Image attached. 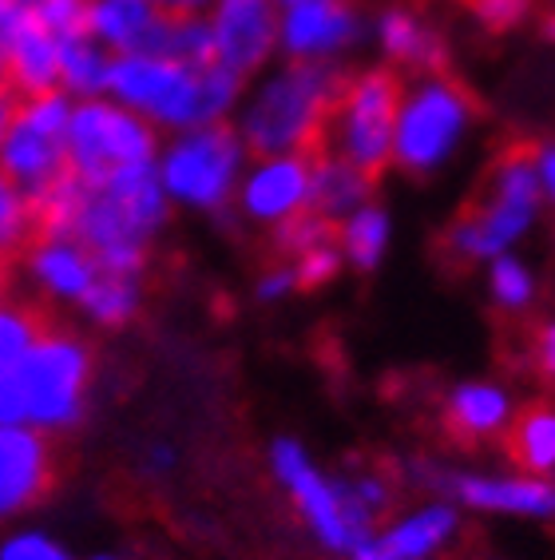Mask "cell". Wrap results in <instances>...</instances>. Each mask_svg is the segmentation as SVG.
Returning <instances> with one entry per match:
<instances>
[{"label": "cell", "instance_id": "obj_18", "mask_svg": "<svg viewBox=\"0 0 555 560\" xmlns=\"http://www.w3.org/2000/svg\"><path fill=\"white\" fill-rule=\"evenodd\" d=\"M0 75L16 92V100L60 92V40L36 21L33 9H24L12 28L9 48L0 56Z\"/></svg>", "mask_w": 555, "mask_h": 560}, {"label": "cell", "instance_id": "obj_23", "mask_svg": "<svg viewBox=\"0 0 555 560\" xmlns=\"http://www.w3.org/2000/svg\"><path fill=\"white\" fill-rule=\"evenodd\" d=\"M374 199V179L357 172L353 163L338 160L330 151H314L310 167V211L321 219H330L333 226L342 223L350 211Z\"/></svg>", "mask_w": 555, "mask_h": 560}, {"label": "cell", "instance_id": "obj_19", "mask_svg": "<svg viewBox=\"0 0 555 560\" xmlns=\"http://www.w3.org/2000/svg\"><path fill=\"white\" fill-rule=\"evenodd\" d=\"M167 12L151 0H87V36L111 56L160 52Z\"/></svg>", "mask_w": 555, "mask_h": 560}, {"label": "cell", "instance_id": "obj_25", "mask_svg": "<svg viewBox=\"0 0 555 560\" xmlns=\"http://www.w3.org/2000/svg\"><path fill=\"white\" fill-rule=\"evenodd\" d=\"M508 457L520 474L555 477V406H528L512 418L508 433Z\"/></svg>", "mask_w": 555, "mask_h": 560}, {"label": "cell", "instance_id": "obj_4", "mask_svg": "<svg viewBox=\"0 0 555 560\" xmlns=\"http://www.w3.org/2000/svg\"><path fill=\"white\" fill-rule=\"evenodd\" d=\"M92 386V350L68 330H44L16 370L0 377V430L33 425L64 433L80 425Z\"/></svg>", "mask_w": 555, "mask_h": 560}, {"label": "cell", "instance_id": "obj_47", "mask_svg": "<svg viewBox=\"0 0 555 560\" xmlns=\"http://www.w3.org/2000/svg\"><path fill=\"white\" fill-rule=\"evenodd\" d=\"M274 4H278V9H286V4H294V0H274Z\"/></svg>", "mask_w": 555, "mask_h": 560}, {"label": "cell", "instance_id": "obj_44", "mask_svg": "<svg viewBox=\"0 0 555 560\" xmlns=\"http://www.w3.org/2000/svg\"><path fill=\"white\" fill-rule=\"evenodd\" d=\"M147 469H151V474H172V469H175V450H167V445H155V450L147 453Z\"/></svg>", "mask_w": 555, "mask_h": 560}, {"label": "cell", "instance_id": "obj_42", "mask_svg": "<svg viewBox=\"0 0 555 560\" xmlns=\"http://www.w3.org/2000/svg\"><path fill=\"white\" fill-rule=\"evenodd\" d=\"M24 4H16V0H0V56H4V48H9V36L12 28H16V21H21Z\"/></svg>", "mask_w": 555, "mask_h": 560}, {"label": "cell", "instance_id": "obj_14", "mask_svg": "<svg viewBox=\"0 0 555 560\" xmlns=\"http://www.w3.org/2000/svg\"><path fill=\"white\" fill-rule=\"evenodd\" d=\"M310 155H255L235 191V207L258 226H282L310 211Z\"/></svg>", "mask_w": 555, "mask_h": 560}, {"label": "cell", "instance_id": "obj_20", "mask_svg": "<svg viewBox=\"0 0 555 560\" xmlns=\"http://www.w3.org/2000/svg\"><path fill=\"white\" fill-rule=\"evenodd\" d=\"M516 418V401L500 382H460L445 398V430L464 445H481L504 438Z\"/></svg>", "mask_w": 555, "mask_h": 560}, {"label": "cell", "instance_id": "obj_34", "mask_svg": "<svg viewBox=\"0 0 555 560\" xmlns=\"http://www.w3.org/2000/svg\"><path fill=\"white\" fill-rule=\"evenodd\" d=\"M33 12L56 40L87 33V0H40L33 4Z\"/></svg>", "mask_w": 555, "mask_h": 560}, {"label": "cell", "instance_id": "obj_22", "mask_svg": "<svg viewBox=\"0 0 555 560\" xmlns=\"http://www.w3.org/2000/svg\"><path fill=\"white\" fill-rule=\"evenodd\" d=\"M377 48L385 60H393L401 68H416V72H440L445 65V40L437 36V28L416 16L413 9H385L374 21Z\"/></svg>", "mask_w": 555, "mask_h": 560}, {"label": "cell", "instance_id": "obj_32", "mask_svg": "<svg viewBox=\"0 0 555 560\" xmlns=\"http://www.w3.org/2000/svg\"><path fill=\"white\" fill-rule=\"evenodd\" d=\"M333 238H338V226L314 211H302V215L274 226V247L282 250V259H298V255L321 247V243H333Z\"/></svg>", "mask_w": 555, "mask_h": 560}, {"label": "cell", "instance_id": "obj_43", "mask_svg": "<svg viewBox=\"0 0 555 560\" xmlns=\"http://www.w3.org/2000/svg\"><path fill=\"white\" fill-rule=\"evenodd\" d=\"M16 112V92L4 84V75H0V140H4V131H9V119Z\"/></svg>", "mask_w": 555, "mask_h": 560}, {"label": "cell", "instance_id": "obj_21", "mask_svg": "<svg viewBox=\"0 0 555 560\" xmlns=\"http://www.w3.org/2000/svg\"><path fill=\"white\" fill-rule=\"evenodd\" d=\"M28 275L36 279L48 299L56 302H84V294L92 291V282L99 275L96 255L87 247H80L75 238L60 235H36L28 243Z\"/></svg>", "mask_w": 555, "mask_h": 560}, {"label": "cell", "instance_id": "obj_5", "mask_svg": "<svg viewBox=\"0 0 555 560\" xmlns=\"http://www.w3.org/2000/svg\"><path fill=\"white\" fill-rule=\"evenodd\" d=\"M540 179L532 167V151H508L488 172L481 199L449 226L445 247L460 262H492L512 255L528 231L540 223Z\"/></svg>", "mask_w": 555, "mask_h": 560}, {"label": "cell", "instance_id": "obj_6", "mask_svg": "<svg viewBox=\"0 0 555 560\" xmlns=\"http://www.w3.org/2000/svg\"><path fill=\"white\" fill-rule=\"evenodd\" d=\"M476 108L469 92L445 72L416 75L401 88L393 124V167L413 179H433L460 155L472 136Z\"/></svg>", "mask_w": 555, "mask_h": 560}, {"label": "cell", "instance_id": "obj_36", "mask_svg": "<svg viewBox=\"0 0 555 560\" xmlns=\"http://www.w3.org/2000/svg\"><path fill=\"white\" fill-rule=\"evenodd\" d=\"M469 9L488 33H512L528 21L532 0H469Z\"/></svg>", "mask_w": 555, "mask_h": 560}, {"label": "cell", "instance_id": "obj_27", "mask_svg": "<svg viewBox=\"0 0 555 560\" xmlns=\"http://www.w3.org/2000/svg\"><path fill=\"white\" fill-rule=\"evenodd\" d=\"M143 306V279L139 275H111L99 270L92 291L84 294L80 311L96 326H128Z\"/></svg>", "mask_w": 555, "mask_h": 560}, {"label": "cell", "instance_id": "obj_1", "mask_svg": "<svg viewBox=\"0 0 555 560\" xmlns=\"http://www.w3.org/2000/svg\"><path fill=\"white\" fill-rule=\"evenodd\" d=\"M36 235L75 238L96 255L99 270L139 275L147 270V247L167 223V195L160 172L128 167L104 179H75L72 172L33 203Z\"/></svg>", "mask_w": 555, "mask_h": 560}, {"label": "cell", "instance_id": "obj_41", "mask_svg": "<svg viewBox=\"0 0 555 560\" xmlns=\"http://www.w3.org/2000/svg\"><path fill=\"white\" fill-rule=\"evenodd\" d=\"M151 4H160L167 16H203L214 0H151Z\"/></svg>", "mask_w": 555, "mask_h": 560}, {"label": "cell", "instance_id": "obj_31", "mask_svg": "<svg viewBox=\"0 0 555 560\" xmlns=\"http://www.w3.org/2000/svg\"><path fill=\"white\" fill-rule=\"evenodd\" d=\"M160 52L182 60V65H214V36L203 16H167Z\"/></svg>", "mask_w": 555, "mask_h": 560}, {"label": "cell", "instance_id": "obj_8", "mask_svg": "<svg viewBox=\"0 0 555 560\" xmlns=\"http://www.w3.org/2000/svg\"><path fill=\"white\" fill-rule=\"evenodd\" d=\"M246 155L250 151L235 124L175 131V140L160 148V160H155L167 203L191 207V211H226L235 203Z\"/></svg>", "mask_w": 555, "mask_h": 560}, {"label": "cell", "instance_id": "obj_13", "mask_svg": "<svg viewBox=\"0 0 555 560\" xmlns=\"http://www.w3.org/2000/svg\"><path fill=\"white\" fill-rule=\"evenodd\" d=\"M278 16L274 0H214L206 9L214 60L243 80L267 72L278 52Z\"/></svg>", "mask_w": 555, "mask_h": 560}, {"label": "cell", "instance_id": "obj_30", "mask_svg": "<svg viewBox=\"0 0 555 560\" xmlns=\"http://www.w3.org/2000/svg\"><path fill=\"white\" fill-rule=\"evenodd\" d=\"M44 330L48 326L36 318V311H28L21 302H9L0 294V377L9 374V370H16V362L33 350V342Z\"/></svg>", "mask_w": 555, "mask_h": 560}, {"label": "cell", "instance_id": "obj_24", "mask_svg": "<svg viewBox=\"0 0 555 560\" xmlns=\"http://www.w3.org/2000/svg\"><path fill=\"white\" fill-rule=\"evenodd\" d=\"M389 247H393V219L374 199L338 223V250H342L345 267L374 275L389 255Z\"/></svg>", "mask_w": 555, "mask_h": 560}, {"label": "cell", "instance_id": "obj_17", "mask_svg": "<svg viewBox=\"0 0 555 560\" xmlns=\"http://www.w3.org/2000/svg\"><path fill=\"white\" fill-rule=\"evenodd\" d=\"M56 481L52 438L33 425L0 430V521H12L40 505Z\"/></svg>", "mask_w": 555, "mask_h": 560}, {"label": "cell", "instance_id": "obj_35", "mask_svg": "<svg viewBox=\"0 0 555 560\" xmlns=\"http://www.w3.org/2000/svg\"><path fill=\"white\" fill-rule=\"evenodd\" d=\"M0 560H72V552L40 528H21L0 540Z\"/></svg>", "mask_w": 555, "mask_h": 560}, {"label": "cell", "instance_id": "obj_46", "mask_svg": "<svg viewBox=\"0 0 555 560\" xmlns=\"http://www.w3.org/2000/svg\"><path fill=\"white\" fill-rule=\"evenodd\" d=\"M547 36H552V40H555V16H552V21H547Z\"/></svg>", "mask_w": 555, "mask_h": 560}, {"label": "cell", "instance_id": "obj_10", "mask_svg": "<svg viewBox=\"0 0 555 560\" xmlns=\"http://www.w3.org/2000/svg\"><path fill=\"white\" fill-rule=\"evenodd\" d=\"M160 160V128L116 104L111 96L75 100L68 119V172L75 179H104V175L151 167Z\"/></svg>", "mask_w": 555, "mask_h": 560}, {"label": "cell", "instance_id": "obj_2", "mask_svg": "<svg viewBox=\"0 0 555 560\" xmlns=\"http://www.w3.org/2000/svg\"><path fill=\"white\" fill-rule=\"evenodd\" d=\"M246 80L231 68L182 65L163 52L111 56L107 96L143 116L151 128L191 131L206 124H231L243 104Z\"/></svg>", "mask_w": 555, "mask_h": 560}, {"label": "cell", "instance_id": "obj_11", "mask_svg": "<svg viewBox=\"0 0 555 560\" xmlns=\"http://www.w3.org/2000/svg\"><path fill=\"white\" fill-rule=\"evenodd\" d=\"M72 96L44 92V96L16 100L9 131L0 140V172L21 187L28 199H40L68 175V119Z\"/></svg>", "mask_w": 555, "mask_h": 560}, {"label": "cell", "instance_id": "obj_3", "mask_svg": "<svg viewBox=\"0 0 555 560\" xmlns=\"http://www.w3.org/2000/svg\"><path fill=\"white\" fill-rule=\"evenodd\" d=\"M345 75L333 60H286L258 72L243 92L235 131L250 155H310L326 140L333 100Z\"/></svg>", "mask_w": 555, "mask_h": 560}, {"label": "cell", "instance_id": "obj_37", "mask_svg": "<svg viewBox=\"0 0 555 560\" xmlns=\"http://www.w3.org/2000/svg\"><path fill=\"white\" fill-rule=\"evenodd\" d=\"M350 481V489H353V497H357V505L369 513L374 521H381L389 509H393V481L385 474H350L345 477Z\"/></svg>", "mask_w": 555, "mask_h": 560}, {"label": "cell", "instance_id": "obj_45", "mask_svg": "<svg viewBox=\"0 0 555 560\" xmlns=\"http://www.w3.org/2000/svg\"><path fill=\"white\" fill-rule=\"evenodd\" d=\"M87 560H119V557H111V552H96V557H87Z\"/></svg>", "mask_w": 555, "mask_h": 560}, {"label": "cell", "instance_id": "obj_26", "mask_svg": "<svg viewBox=\"0 0 555 560\" xmlns=\"http://www.w3.org/2000/svg\"><path fill=\"white\" fill-rule=\"evenodd\" d=\"M107 75H111V52L87 33L60 40V92L72 100L107 96Z\"/></svg>", "mask_w": 555, "mask_h": 560}, {"label": "cell", "instance_id": "obj_9", "mask_svg": "<svg viewBox=\"0 0 555 560\" xmlns=\"http://www.w3.org/2000/svg\"><path fill=\"white\" fill-rule=\"evenodd\" d=\"M401 88L405 84L397 80L393 68H362L357 75H345L318 151L353 163L369 179L393 167V124Z\"/></svg>", "mask_w": 555, "mask_h": 560}, {"label": "cell", "instance_id": "obj_15", "mask_svg": "<svg viewBox=\"0 0 555 560\" xmlns=\"http://www.w3.org/2000/svg\"><path fill=\"white\" fill-rule=\"evenodd\" d=\"M362 33L365 24L350 0H294L278 16V48L290 60H338Z\"/></svg>", "mask_w": 555, "mask_h": 560}, {"label": "cell", "instance_id": "obj_40", "mask_svg": "<svg viewBox=\"0 0 555 560\" xmlns=\"http://www.w3.org/2000/svg\"><path fill=\"white\" fill-rule=\"evenodd\" d=\"M535 366H540V374L555 382V318L540 326V335H535Z\"/></svg>", "mask_w": 555, "mask_h": 560}, {"label": "cell", "instance_id": "obj_28", "mask_svg": "<svg viewBox=\"0 0 555 560\" xmlns=\"http://www.w3.org/2000/svg\"><path fill=\"white\" fill-rule=\"evenodd\" d=\"M488 267V299L496 311L504 314H523L540 294L535 270L520 259V255H500V259L484 262Z\"/></svg>", "mask_w": 555, "mask_h": 560}, {"label": "cell", "instance_id": "obj_39", "mask_svg": "<svg viewBox=\"0 0 555 560\" xmlns=\"http://www.w3.org/2000/svg\"><path fill=\"white\" fill-rule=\"evenodd\" d=\"M532 167H535V179H540V195H544V203L555 207V140L540 143V148L532 151Z\"/></svg>", "mask_w": 555, "mask_h": 560}, {"label": "cell", "instance_id": "obj_33", "mask_svg": "<svg viewBox=\"0 0 555 560\" xmlns=\"http://www.w3.org/2000/svg\"><path fill=\"white\" fill-rule=\"evenodd\" d=\"M294 267V279H298V291H321V287H330L338 275H342L345 259L342 250H338V238L333 243H321V247L306 250L298 259H286Z\"/></svg>", "mask_w": 555, "mask_h": 560}, {"label": "cell", "instance_id": "obj_38", "mask_svg": "<svg viewBox=\"0 0 555 560\" xmlns=\"http://www.w3.org/2000/svg\"><path fill=\"white\" fill-rule=\"evenodd\" d=\"M294 291H298V279H294V267H290L286 259L274 262V267H267L255 282L258 302H270V306H274V302H286Z\"/></svg>", "mask_w": 555, "mask_h": 560}, {"label": "cell", "instance_id": "obj_29", "mask_svg": "<svg viewBox=\"0 0 555 560\" xmlns=\"http://www.w3.org/2000/svg\"><path fill=\"white\" fill-rule=\"evenodd\" d=\"M36 238L33 199L0 172V267Z\"/></svg>", "mask_w": 555, "mask_h": 560}, {"label": "cell", "instance_id": "obj_12", "mask_svg": "<svg viewBox=\"0 0 555 560\" xmlns=\"http://www.w3.org/2000/svg\"><path fill=\"white\" fill-rule=\"evenodd\" d=\"M440 497H449L457 509L488 513V517L516 521H555V477L532 474H469V469H445L428 477Z\"/></svg>", "mask_w": 555, "mask_h": 560}, {"label": "cell", "instance_id": "obj_7", "mask_svg": "<svg viewBox=\"0 0 555 560\" xmlns=\"http://www.w3.org/2000/svg\"><path fill=\"white\" fill-rule=\"evenodd\" d=\"M270 474H274L278 489L290 497L306 533L333 557H350L377 528V521L357 505L350 481L326 474L298 438L270 442Z\"/></svg>", "mask_w": 555, "mask_h": 560}, {"label": "cell", "instance_id": "obj_16", "mask_svg": "<svg viewBox=\"0 0 555 560\" xmlns=\"http://www.w3.org/2000/svg\"><path fill=\"white\" fill-rule=\"evenodd\" d=\"M460 533V509L449 497H433L389 525H377L345 560H433Z\"/></svg>", "mask_w": 555, "mask_h": 560}]
</instances>
